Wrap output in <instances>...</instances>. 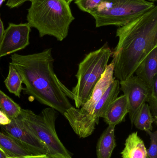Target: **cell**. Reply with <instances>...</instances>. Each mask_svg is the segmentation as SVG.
Wrapping results in <instances>:
<instances>
[{"label": "cell", "mask_w": 157, "mask_h": 158, "mask_svg": "<svg viewBox=\"0 0 157 158\" xmlns=\"http://www.w3.org/2000/svg\"><path fill=\"white\" fill-rule=\"evenodd\" d=\"M11 64L22 78L24 92L39 102L64 113L73 106V92L57 77L53 69L51 48L31 54H13Z\"/></svg>", "instance_id": "cell-1"}, {"label": "cell", "mask_w": 157, "mask_h": 158, "mask_svg": "<svg viewBox=\"0 0 157 158\" xmlns=\"http://www.w3.org/2000/svg\"><path fill=\"white\" fill-rule=\"evenodd\" d=\"M113 52L114 76L120 81L134 75L143 60L157 47V6L133 19L116 31Z\"/></svg>", "instance_id": "cell-2"}, {"label": "cell", "mask_w": 157, "mask_h": 158, "mask_svg": "<svg viewBox=\"0 0 157 158\" xmlns=\"http://www.w3.org/2000/svg\"><path fill=\"white\" fill-rule=\"evenodd\" d=\"M27 23L37 30L41 38L53 36L59 41L67 37L74 17L65 0H30Z\"/></svg>", "instance_id": "cell-3"}, {"label": "cell", "mask_w": 157, "mask_h": 158, "mask_svg": "<svg viewBox=\"0 0 157 158\" xmlns=\"http://www.w3.org/2000/svg\"><path fill=\"white\" fill-rule=\"evenodd\" d=\"M112 52L108 43L86 55L78 64L77 84L72 92L76 108H80L90 98L95 85L108 65Z\"/></svg>", "instance_id": "cell-4"}, {"label": "cell", "mask_w": 157, "mask_h": 158, "mask_svg": "<svg viewBox=\"0 0 157 158\" xmlns=\"http://www.w3.org/2000/svg\"><path fill=\"white\" fill-rule=\"evenodd\" d=\"M58 116L56 110L49 107L42 110L38 115L30 110L21 108L19 117L27 128L44 144L48 151V156L72 158L56 133L55 121Z\"/></svg>", "instance_id": "cell-5"}, {"label": "cell", "mask_w": 157, "mask_h": 158, "mask_svg": "<svg viewBox=\"0 0 157 158\" xmlns=\"http://www.w3.org/2000/svg\"><path fill=\"white\" fill-rule=\"evenodd\" d=\"M155 6L146 0H102L90 15L96 27H122L151 10Z\"/></svg>", "instance_id": "cell-6"}, {"label": "cell", "mask_w": 157, "mask_h": 158, "mask_svg": "<svg viewBox=\"0 0 157 158\" xmlns=\"http://www.w3.org/2000/svg\"><path fill=\"white\" fill-rule=\"evenodd\" d=\"M114 76V63L108 65L105 72L95 85L89 99L80 108L72 106L63 115L69 122L75 133L83 121L92 113L94 108L116 78Z\"/></svg>", "instance_id": "cell-7"}, {"label": "cell", "mask_w": 157, "mask_h": 158, "mask_svg": "<svg viewBox=\"0 0 157 158\" xmlns=\"http://www.w3.org/2000/svg\"><path fill=\"white\" fill-rule=\"evenodd\" d=\"M120 81L114 80L100 100L96 105L92 113L83 121L75 133L80 138H84L92 134L111 103L118 97L120 94Z\"/></svg>", "instance_id": "cell-8"}, {"label": "cell", "mask_w": 157, "mask_h": 158, "mask_svg": "<svg viewBox=\"0 0 157 158\" xmlns=\"http://www.w3.org/2000/svg\"><path fill=\"white\" fill-rule=\"evenodd\" d=\"M120 90L126 95L129 105V115L132 125L141 107L147 102L151 91L148 86L137 76L133 75L124 81H120Z\"/></svg>", "instance_id": "cell-9"}, {"label": "cell", "mask_w": 157, "mask_h": 158, "mask_svg": "<svg viewBox=\"0 0 157 158\" xmlns=\"http://www.w3.org/2000/svg\"><path fill=\"white\" fill-rule=\"evenodd\" d=\"M1 128L3 133L13 137L32 155L48 156V150L44 144L27 128L20 117L11 120L9 124Z\"/></svg>", "instance_id": "cell-10"}, {"label": "cell", "mask_w": 157, "mask_h": 158, "mask_svg": "<svg viewBox=\"0 0 157 158\" xmlns=\"http://www.w3.org/2000/svg\"><path fill=\"white\" fill-rule=\"evenodd\" d=\"M31 27L28 23H9L0 44V58L23 50L29 44Z\"/></svg>", "instance_id": "cell-11"}, {"label": "cell", "mask_w": 157, "mask_h": 158, "mask_svg": "<svg viewBox=\"0 0 157 158\" xmlns=\"http://www.w3.org/2000/svg\"><path fill=\"white\" fill-rule=\"evenodd\" d=\"M129 109L127 96L122 95L111 103L102 118L109 126H116L124 120Z\"/></svg>", "instance_id": "cell-12"}, {"label": "cell", "mask_w": 157, "mask_h": 158, "mask_svg": "<svg viewBox=\"0 0 157 158\" xmlns=\"http://www.w3.org/2000/svg\"><path fill=\"white\" fill-rule=\"evenodd\" d=\"M135 73L148 86H152L154 77L157 75V47L143 60Z\"/></svg>", "instance_id": "cell-13"}, {"label": "cell", "mask_w": 157, "mask_h": 158, "mask_svg": "<svg viewBox=\"0 0 157 158\" xmlns=\"http://www.w3.org/2000/svg\"><path fill=\"white\" fill-rule=\"evenodd\" d=\"M121 154L122 158H147V149L137 132L132 133L127 137L125 147Z\"/></svg>", "instance_id": "cell-14"}, {"label": "cell", "mask_w": 157, "mask_h": 158, "mask_svg": "<svg viewBox=\"0 0 157 158\" xmlns=\"http://www.w3.org/2000/svg\"><path fill=\"white\" fill-rule=\"evenodd\" d=\"M115 126H109L104 131L98 141L96 147L97 158H111L116 147Z\"/></svg>", "instance_id": "cell-15"}, {"label": "cell", "mask_w": 157, "mask_h": 158, "mask_svg": "<svg viewBox=\"0 0 157 158\" xmlns=\"http://www.w3.org/2000/svg\"><path fill=\"white\" fill-rule=\"evenodd\" d=\"M0 148L9 157L20 156L32 155L13 137L0 132Z\"/></svg>", "instance_id": "cell-16"}, {"label": "cell", "mask_w": 157, "mask_h": 158, "mask_svg": "<svg viewBox=\"0 0 157 158\" xmlns=\"http://www.w3.org/2000/svg\"><path fill=\"white\" fill-rule=\"evenodd\" d=\"M154 123L155 120L148 104L145 103L137 112L133 124L137 129L147 131L153 130L152 124Z\"/></svg>", "instance_id": "cell-17"}, {"label": "cell", "mask_w": 157, "mask_h": 158, "mask_svg": "<svg viewBox=\"0 0 157 158\" xmlns=\"http://www.w3.org/2000/svg\"><path fill=\"white\" fill-rule=\"evenodd\" d=\"M4 82L10 93L18 97H20L21 92L23 90L22 78L17 70L10 63L8 74Z\"/></svg>", "instance_id": "cell-18"}, {"label": "cell", "mask_w": 157, "mask_h": 158, "mask_svg": "<svg viewBox=\"0 0 157 158\" xmlns=\"http://www.w3.org/2000/svg\"><path fill=\"white\" fill-rule=\"evenodd\" d=\"M0 109L11 120L18 118L21 108L12 98L0 90Z\"/></svg>", "instance_id": "cell-19"}, {"label": "cell", "mask_w": 157, "mask_h": 158, "mask_svg": "<svg viewBox=\"0 0 157 158\" xmlns=\"http://www.w3.org/2000/svg\"><path fill=\"white\" fill-rule=\"evenodd\" d=\"M148 103L150 111L153 115L155 124L157 121V75L155 76L151 86V91L148 97L147 102Z\"/></svg>", "instance_id": "cell-20"}, {"label": "cell", "mask_w": 157, "mask_h": 158, "mask_svg": "<svg viewBox=\"0 0 157 158\" xmlns=\"http://www.w3.org/2000/svg\"><path fill=\"white\" fill-rule=\"evenodd\" d=\"M102 0H74L75 3L83 12L90 14L94 11Z\"/></svg>", "instance_id": "cell-21"}, {"label": "cell", "mask_w": 157, "mask_h": 158, "mask_svg": "<svg viewBox=\"0 0 157 158\" xmlns=\"http://www.w3.org/2000/svg\"><path fill=\"white\" fill-rule=\"evenodd\" d=\"M147 133L149 135L150 145L147 149V156L148 158H157V131H147Z\"/></svg>", "instance_id": "cell-22"}, {"label": "cell", "mask_w": 157, "mask_h": 158, "mask_svg": "<svg viewBox=\"0 0 157 158\" xmlns=\"http://www.w3.org/2000/svg\"><path fill=\"white\" fill-rule=\"evenodd\" d=\"M29 1L30 0H8L6 3V6L10 8H15Z\"/></svg>", "instance_id": "cell-23"}, {"label": "cell", "mask_w": 157, "mask_h": 158, "mask_svg": "<svg viewBox=\"0 0 157 158\" xmlns=\"http://www.w3.org/2000/svg\"><path fill=\"white\" fill-rule=\"evenodd\" d=\"M11 120L0 110V126H5L11 123Z\"/></svg>", "instance_id": "cell-24"}, {"label": "cell", "mask_w": 157, "mask_h": 158, "mask_svg": "<svg viewBox=\"0 0 157 158\" xmlns=\"http://www.w3.org/2000/svg\"><path fill=\"white\" fill-rule=\"evenodd\" d=\"M7 158H48V156L46 155H26L20 156L9 157Z\"/></svg>", "instance_id": "cell-25"}, {"label": "cell", "mask_w": 157, "mask_h": 158, "mask_svg": "<svg viewBox=\"0 0 157 158\" xmlns=\"http://www.w3.org/2000/svg\"><path fill=\"white\" fill-rule=\"evenodd\" d=\"M4 28L3 24L2 21L1 19V17H0V44L2 42V40L3 36L4 33Z\"/></svg>", "instance_id": "cell-26"}, {"label": "cell", "mask_w": 157, "mask_h": 158, "mask_svg": "<svg viewBox=\"0 0 157 158\" xmlns=\"http://www.w3.org/2000/svg\"><path fill=\"white\" fill-rule=\"evenodd\" d=\"M8 157L4 151L0 148V158H7Z\"/></svg>", "instance_id": "cell-27"}, {"label": "cell", "mask_w": 157, "mask_h": 158, "mask_svg": "<svg viewBox=\"0 0 157 158\" xmlns=\"http://www.w3.org/2000/svg\"><path fill=\"white\" fill-rule=\"evenodd\" d=\"M68 4L70 5V3L72 2L73 1H74V0H65Z\"/></svg>", "instance_id": "cell-28"}, {"label": "cell", "mask_w": 157, "mask_h": 158, "mask_svg": "<svg viewBox=\"0 0 157 158\" xmlns=\"http://www.w3.org/2000/svg\"><path fill=\"white\" fill-rule=\"evenodd\" d=\"M149 2H157V0H148Z\"/></svg>", "instance_id": "cell-29"}, {"label": "cell", "mask_w": 157, "mask_h": 158, "mask_svg": "<svg viewBox=\"0 0 157 158\" xmlns=\"http://www.w3.org/2000/svg\"><path fill=\"white\" fill-rule=\"evenodd\" d=\"M5 0H0V6L2 4V3Z\"/></svg>", "instance_id": "cell-30"}, {"label": "cell", "mask_w": 157, "mask_h": 158, "mask_svg": "<svg viewBox=\"0 0 157 158\" xmlns=\"http://www.w3.org/2000/svg\"><path fill=\"white\" fill-rule=\"evenodd\" d=\"M48 158H56L53 157H51V156H48Z\"/></svg>", "instance_id": "cell-31"}, {"label": "cell", "mask_w": 157, "mask_h": 158, "mask_svg": "<svg viewBox=\"0 0 157 158\" xmlns=\"http://www.w3.org/2000/svg\"><path fill=\"white\" fill-rule=\"evenodd\" d=\"M147 158H148V157H147Z\"/></svg>", "instance_id": "cell-32"}]
</instances>
